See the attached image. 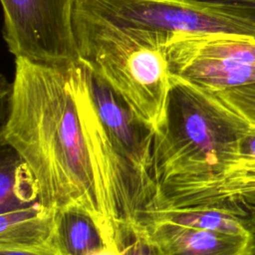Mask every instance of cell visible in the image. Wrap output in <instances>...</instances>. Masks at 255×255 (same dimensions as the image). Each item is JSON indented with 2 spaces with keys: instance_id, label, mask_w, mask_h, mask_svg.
Returning a JSON list of instances; mask_svg holds the SVG:
<instances>
[{
  "instance_id": "obj_12",
  "label": "cell",
  "mask_w": 255,
  "mask_h": 255,
  "mask_svg": "<svg viewBox=\"0 0 255 255\" xmlns=\"http://www.w3.org/2000/svg\"><path fill=\"white\" fill-rule=\"evenodd\" d=\"M213 94L255 126V83Z\"/></svg>"
},
{
  "instance_id": "obj_18",
  "label": "cell",
  "mask_w": 255,
  "mask_h": 255,
  "mask_svg": "<svg viewBox=\"0 0 255 255\" xmlns=\"http://www.w3.org/2000/svg\"><path fill=\"white\" fill-rule=\"evenodd\" d=\"M253 255H255V246H254V251H253Z\"/></svg>"
},
{
  "instance_id": "obj_11",
  "label": "cell",
  "mask_w": 255,
  "mask_h": 255,
  "mask_svg": "<svg viewBox=\"0 0 255 255\" xmlns=\"http://www.w3.org/2000/svg\"><path fill=\"white\" fill-rule=\"evenodd\" d=\"M147 218H157L182 226L222 233L237 235L255 233V226L249 218L240 216L226 209L215 207L154 211L149 213L146 219Z\"/></svg>"
},
{
  "instance_id": "obj_2",
  "label": "cell",
  "mask_w": 255,
  "mask_h": 255,
  "mask_svg": "<svg viewBox=\"0 0 255 255\" xmlns=\"http://www.w3.org/2000/svg\"><path fill=\"white\" fill-rule=\"evenodd\" d=\"M250 123L215 94L171 79L165 116L154 130L152 210L215 207L233 211L220 180Z\"/></svg>"
},
{
  "instance_id": "obj_8",
  "label": "cell",
  "mask_w": 255,
  "mask_h": 255,
  "mask_svg": "<svg viewBox=\"0 0 255 255\" xmlns=\"http://www.w3.org/2000/svg\"><path fill=\"white\" fill-rule=\"evenodd\" d=\"M56 212L38 202L1 212L0 251L58 255L54 240Z\"/></svg>"
},
{
  "instance_id": "obj_7",
  "label": "cell",
  "mask_w": 255,
  "mask_h": 255,
  "mask_svg": "<svg viewBox=\"0 0 255 255\" xmlns=\"http://www.w3.org/2000/svg\"><path fill=\"white\" fill-rule=\"evenodd\" d=\"M148 236L164 255H253L255 233L237 235L147 218Z\"/></svg>"
},
{
  "instance_id": "obj_17",
  "label": "cell",
  "mask_w": 255,
  "mask_h": 255,
  "mask_svg": "<svg viewBox=\"0 0 255 255\" xmlns=\"http://www.w3.org/2000/svg\"><path fill=\"white\" fill-rule=\"evenodd\" d=\"M0 255H46V254H37V253L20 252V251H0Z\"/></svg>"
},
{
  "instance_id": "obj_5",
  "label": "cell",
  "mask_w": 255,
  "mask_h": 255,
  "mask_svg": "<svg viewBox=\"0 0 255 255\" xmlns=\"http://www.w3.org/2000/svg\"><path fill=\"white\" fill-rule=\"evenodd\" d=\"M77 0H1L3 36L15 58L53 65L78 63L74 31Z\"/></svg>"
},
{
  "instance_id": "obj_14",
  "label": "cell",
  "mask_w": 255,
  "mask_h": 255,
  "mask_svg": "<svg viewBox=\"0 0 255 255\" xmlns=\"http://www.w3.org/2000/svg\"><path fill=\"white\" fill-rule=\"evenodd\" d=\"M90 255H124L121 247L119 245H106L98 251L90 254Z\"/></svg>"
},
{
  "instance_id": "obj_6",
  "label": "cell",
  "mask_w": 255,
  "mask_h": 255,
  "mask_svg": "<svg viewBox=\"0 0 255 255\" xmlns=\"http://www.w3.org/2000/svg\"><path fill=\"white\" fill-rule=\"evenodd\" d=\"M86 69L99 119L114 149L148 199L151 211L156 196L152 171L154 129L141 121L107 83Z\"/></svg>"
},
{
  "instance_id": "obj_10",
  "label": "cell",
  "mask_w": 255,
  "mask_h": 255,
  "mask_svg": "<svg viewBox=\"0 0 255 255\" xmlns=\"http://www.w3.org/2000/svg\"><path fill=\"white\" fill-rule=\"evenodd\" d=\"M54 240L58 255H90L110 245L93 218L79 209L56 212Z\"/></svg>"
},
{
  "instance_id": "obj_3",
  "label": "cell",
  "mask_w": 255,
  "mask_h": 255,
  "mask_svg": "<svg viewBox=\"0 0 255 255\" xmlns=\"http://www.w3.org/2000/svg\"><path fill=\"white\" fill-rule=\"evenodd\" d=\"M79 62L107 83L154 130L162 123L171 78L163 35L118 27L75 8Z\"/></svg>"
},
{
  "instance_id": "obj_4",
  "label": "cell",
  "mask_w": 255,
  "mask_h": 255,
  "mask_svg": "<svg viewBox=\"0 0 255 255\" xmlns=\"http://www.w3.org/2000/svg\"><path fill=\"white\" fill-rule=\"evenodd\" d=\"M76 9L118 27L174 35L255 40V5L201 0H77Z\"/></svg>"
},
{
  "instance_id": "obj_13",
  "label": "cell",
  "mask_w": 255,
  "mask_h": 255,
  "mask_svg": "<svg viewBox=\"0 0 255 255\" xmlns=\"http://www.w3.org/2000/svg\"><path fill=\"white\" fill-rule=\"evenodd\" d=\"M119 245L124 255H164L144 227L126 232Z\"/></svg>"
},
{
  "instance_id": "obj_16",
  "label": "cell",
  "mask_w": 255,
  "mask_h": 255,
  "mask_svg": "<svg viewBox=\"0 0 255 255\" xmlns=\"http://www.w3.org/2000/svg\"><path fill=\"white\" fill-rule=\"evenodd\" d=\"M246 209L249 213V218L252 224L255 226V198L246 204Z\"/></svg>"
},
{
  "instance_id": "obj_15",
  "label": "cell",
  "mask_w": 255,
  "mask_h": 255,
  "mask_svg": "<svg viewBox=\"0 0 255 255\" xmlns=\"http://www.w3.org/2000/svg\"><path fill=\"white\" fill-rule=\"evenodd\" d=\"M201 1L221 2V3H237V4H246V5H255V0H201Z\"/></svg>"
},
{
  "instance_id": "obj_1",
  "label": "cell",
  "mask_w": 255,
  "mask_h": 255,
  "mask_svg": "<svg viewBox=\"0 0 255 255\" xmlns=\"http://www.w3.org/2000/svg\"><path fill=\"white\" fill-rule=\"evenodd\" d=\"M1 141L32 178L42 207L84 211L107 244L119 245L143 193L106 133L82 63L16 58Z\"/></svg>"
},
{
  "instance_id": "obj_9",
  "label": "cell",
  "mask_w": 255,
  "mask_h": 255,
  "mask_svg": "<svg viewBox=\"0 0 255 255\" xmlns=\"http://www.w3.org/2000/svg\"><path fill=\"white\" fill-rule=\"evenodd\" d=\"M224 201L240 215L248 216L246 204L255 198V126L241 141L238 154L220 180Z\"/></svg>"
}]
</instances>
